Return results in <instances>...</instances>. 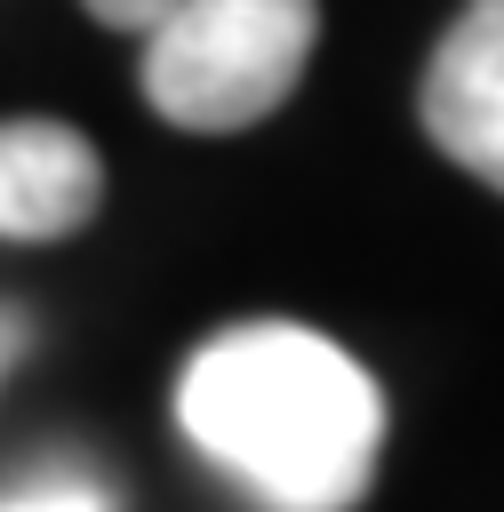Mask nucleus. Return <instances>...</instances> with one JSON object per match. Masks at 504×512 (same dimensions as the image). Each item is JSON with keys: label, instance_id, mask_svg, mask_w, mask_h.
Returning a JSON list of instances; mask_svg holds the SVG:
<instances>
[{"label": "nucleus", "instance_id": "20e7f679", "mask_svg": "<svg viewBox=\"0 0 504 512\" xmlns=\"http://www.w3.org/2000/svg\"><path fill=\"white\" fill-rule=\"evenodd\" d=\"M104 160L72 120H0V232L64 240L96 216Z\"/></svg>", "mask_w": 504, "mask_h": 512}, {"label": "nucleus", "instance_id": "f03ea898", "mask_svg": "<svg viewBox=\"0 0 504 512\" xmlns=\"http://www.w3.org/2000/svg\"><path fill=\"white\" fill-rule=\"evenodd\" d=\"M312 40L320 0H176L144 32V104L192 136L256 128L296 96Z\"/></svg>", "mask_w": 504, "mask_h": 512}, {"label": "nucleus", "instance_id": "7ed1b4c3", "mask_svg": "<svg viewBox=\"0 0 504 512\" xmlns=\"http://www.w3.org/2000/svg\"><path fill=\"white\" fill-rule=\"evenodd\" d=\"M416 112L464 176L504 192V0H464V16L440 32L424 64Z\"/></svg>", "mask_w": 504, "mask_h": 512}, {"label": "nucleus", "instance_id": "f257e3e1", "mask_svg": "<svg viewBox=\"0 0 504 512\" xmlns=\"http://www.w3.org/2000/svg\"><path fill=\"white\" fill-rule=\"evenodd\" d=\"M176 424L264 512H352L376 480L384 392L320 328L240 320L184 360Z\"/></svg>", "mask_w": 504, "mask_h": 512}, {"label": "nucleus", "instance_id": "39448f33", "mask_svg": "<svg viewBox=\"0 0 504 512\" xmlns=\"http://www.w3.org/2000/svg\"><path fill=\"white\" fill-rule=\"evenodd\" d=\"M0 512H120L112 488L88 472V464H48V472H24L0 488Z\"/></svg>", "mask_w": 504, "mask_h": 512}, {"label": "nucleus", "instance_id": "423d86ee", "mask_svg": "<svg viewBox=\"0 0 504 512\" xmlns=\"http://www.w3.org/2000/svg\"><path fill=\"white\" fill-rule=\"evenodd\" d=\"M168 8H176V0H88V16L112 24V32H152Z\"/></svg>", "mask_w": 504, "mask_h": 512}, {"label": "nucleus", "instance_id": "0eeeda50", "mask_svg": "<svg viewBox=\"0 0 504 512\" xmlns=\"http://www.w3.org/2000/svg\"><path fill=\"white\" fill-rule=\"evenodd\" d=\"M8 344H16V328H0V360H8Z\"/></svg>", "mask_w": 504, "mask_h": 512}]
</instances>
